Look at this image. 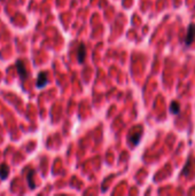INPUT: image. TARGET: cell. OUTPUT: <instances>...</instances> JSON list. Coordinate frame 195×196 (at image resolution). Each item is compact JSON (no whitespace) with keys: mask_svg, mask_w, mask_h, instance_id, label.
Listing matches in <instances>:
<instances>
[{"mask_svg":"<svg viewBox=\"0 0 195 196\" xmlns=\"http://www.w3.org/2000/svg\"><path fill=\"white\" fill-rule=\"evenodd\" d=\"M179 110H180V107H179V104H178V102L173 101L172 103H171V106H170V111L172 112L173 115H178Z\"/></svg>","mask_w":195,"mask_h":196,"instance_id":"8","label":"cell"},{"mask_svg":"<svg viewBox=\"0 0 195 196\" xmlns=\"http://www.w3.org/2000/svg\"><path fill=\"white\" fill-rule=\"evenodd\" d=\"M140 138H141V132H134L129 137V140L133 146H137L140 141Z\"/></svg>","mask_w":195,"mask_h":196,"instance_id":"5","label":"cell"},{"mask_svg":"<svg viewBox=\"0 0 195 196\" xmlns=\"http://www.w3.org/2000/svg\"><path fill=\"white\" fill-rule=\"evenodd\" d=\"M86 58V50H85V45L84 44H79L78 50H77V60L79 63H83Z\"/></svg>","mask_w":195,"mask_h":196,"instance_id":"3","label":"cell"},{"mask_svg":"<svg viewBox=\"0 0 195 196\" xmlns=\"http://www.w3.org/2000/svg\"><path fill=\"white\" fill-rule=\"evenodd\" d=\"M33 174H35V171L33 170H29L28 172V175H27V181H28V185L31 189H35L36 187V182L33 180Z\"/></svg>","mask_w":195,"mask_h":196,"instance_id":"7","label":"cell"},{"mask_svg":"<svg viewBox=\"0 0 195 196\" xmlns=\"http://www.w3.org/2000/svg\"><path fill=\"white\" fill-rule=\"evenodd\" d=\"M8 174H9V169H8L7 164H1L0 165V179L6 180Z\"/></svg>","mask_w":195,"mask_h":196,"instance_id":"6","label":"cell"},{"mask_svg":"<svg viewBox=\"0 0 195 196\" xmlns=\"http://www.w3.org/2000/svg\"><path fill=\"white\" fill-rule=\"evenodd\" d=\"M16 69H17V72L20 75V77L22 79H25L27 78V75H28V71L24 67V63H23L22 60H17L16 61Z\"/></svg>","mask_w":195,"mask_h":196,"instance_id":"2","label":"cell"},{"mask_svg":"<svg viewBox=\"0 0 195 196\" xmlns=\"http://www.w3.org/2000/svg\"><path fill=\"white\" fill-rule=\"evenodd\" d=\"M46 83H47V73L45 71H41V72L38 75V79L36 85L38 87H44L46 85Z\"/></svg>","mask_w":195,"mask_h":196,"instance_id":"4","label":"cell"},{"mask_svg":"<svg viewBox=\"0 0 195 196\" xmlns=\"http://www.w3.org/2000/svg\"><path fill=\"white\" fill-rule=\"evenodd\" d=\"M194 39H195V24H189L187 35H186V38H185V44L188 46V45H191V44L194 41Z\"/></svg>","mask_w":195,"mask_h":196,"instance_id":"1","label":"cell"}]
</instances>
